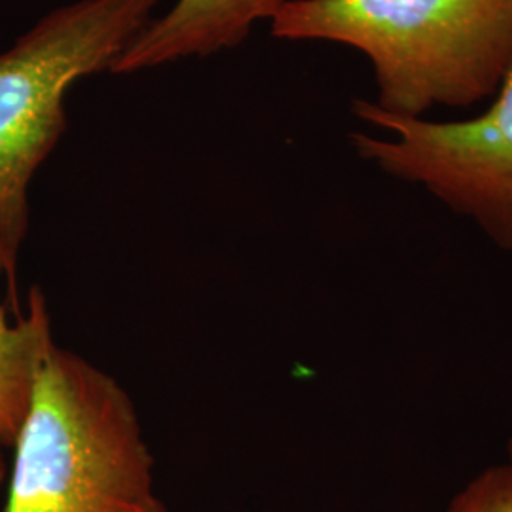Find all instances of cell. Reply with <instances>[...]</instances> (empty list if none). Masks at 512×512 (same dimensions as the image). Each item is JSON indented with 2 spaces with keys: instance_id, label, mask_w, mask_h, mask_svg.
<instances>
[{
  "instance_id": "1",
  "label": "cell",
  "mask_w": 512,
  "mask_h": 512,
  "mask_svg": "<svg viewBox=\"0 0 512 512\" xmlns=\"http://www.w3.org/2000/svg\"><path fill=\"white\" fill-rule=\"evenodd\" d=\"M272 35L363 52L378 86L372 103L423 118L499 92L512 69V0H289Z\"/></svg>"
},
{
  "instance_id": "2",
  "label": "cell",
  "mask_w": 512,
  "mask_h": 512,
  "mask_svg": "<svg viewBox=\"0 0 512 512\" xmlns=\"http://www.w3.org/2000/svg\"><path fill=\"white\" fill-rule=\"evenodd\" d=\"M14 448L2 512H165L133 401L73 351L44 355Z\"/></svg>"
},
{
  "instance_id": "3",
  "label": "cell",
  "mask_w": 512,
  "mask_h": 512,
  "mask_svg": "<svg viewBox=\"0 0 512 512\" xmlns=\"http://www.w3.org/2000/svg\"><path fill=\"white\" fill-rule=\"evenodd\" d=\"M160 0H78L46 14L0 54V255L16 294L27 190L67 128L76 80L112 69Z\"/></svg>"
},
{
  "instance_id": "4",
  "label": "cell",
  "mask_w": 512,
  "mask_h": 512,
  "mask_svg": "<svg viewBox=\"0 0 512 512\" xmlns=\"http://www.w3.org/2000/svg\"><path fill=\"white\" fill-rule=\"evenodd\" d=\"M355 114L389 137L353 133L361 158L418 184L448 209L473 220L499 249L512 251V69L492 107L461 122L389 116L372 101Z\"/></svg>"
},
{
  "instance_id": "5",
  "label": "cell",
  "mask_w": 512,
  "mask_h": 512,
  "mask_svg": "<svg viewBox=\"0 0 512 512\" xmlns=\"http://www.w3.org/2000/svg\"><path fill=\"white\" fill-rule=\"evenodd\" d=\"M287 2L179 0L165 16L148 21L110 71L135 73L190 55L217 54L234 48L247 38L256 21L274 18Z\"/></svg>"
},
{
  "instance_id": "6",
  "label": "cell",
  "mask_w": 512,
  "mask_h": 512,
  "mask_svg": "<svg viewBox=\"0 0 512 512\" xmlns=\"http://www.w3.org/2000/svg\"><path fill=\"white\" fill-rule=\"evenodd\" d=\"M8 275L0 255V275ZM54 346L52 321L40 289L29 294V311L14 325L0 306V439L14 446L27 416L38 368Z\"/></svg>"
},
{
  "instance_id": "7",
  "label": "cell",
  "mask_w": 512,
  "mask_h": 512,
  "mask_svg": "<svg viewBox=\"0 0 512 512\" xmlns=\"http://www.w3.org/2000/svg\"><path fill=\"white\" fill-rule=\"evenodd\" d=\"M444 512H512V471L499 463L484 469L452 497Z\"/></svg>"
},
{
  "instance_id": "8",
  "label": "cell",
  "mask_w": 512,
  "mask_h": 512,
  "mask_svg": "<svg viewBox=\"0 0 512 512\" xmlns=\"http://www.w3.org/2000/svg\"><path fill=\"white\" fill-rule=\"evenodd\" d=\"M503 463L512 471V439L507 442V459Z\"/></svg>"
},
{
  "instance_id": "9",
  "label": "cell",
  "mask_w": 512,
  "mask_h": 512,
  "mask_svg": "<svg viewBox=\"0 0 512 512\" xmlns=\"http://www.w3.org/2000/svg\"><path fill=\"white\" fill-rule=\"evenodd\" d=\"M2 448H4V442L0 439V484H2V478H4V459H2Z\"/></svg>"
}]
</instances>
